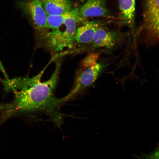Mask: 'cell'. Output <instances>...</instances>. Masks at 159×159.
I'll return each mask as SVG.
<instances>
[{"instance_id": "30bf717a", "label": "cell", "mask_w": 159, "mask_h": 159, "mask_svg": "<svg viewBox=\"0 0 159 159\" xmlns=\"http://www.w3.org/2000/svg\"><path fill=\"white\" fill-rule=\"evenodd\" d=\"M73 11V9H72L69 12L63 14L47 16V29H52L60 26L64 23L66 19L72 14Z\"/></svg>"}, {"instance_id": "8fae6325", "label": "cell", "mask_w": 159, "mask_h": 159, "mask_svg": "<svg viewBox=\"0 0 159 159\" xmlns=\"http://www.w3.org/2000/svg\"><path fill=\"white\" fill-rule=\"evenodd\" d=\"M101 52L92 53L87 55L82 61L80 69H83L91 67L97 62Z\"/></svg>"}, {"instance_id": "9c48e42d", "label": "cell", "mask_w": 159, "mask_h": 159, "mask_svg": "<svg viewBox=\"0 0 159 159\" xmlns=\"http://www.w3.org/2000/svg\"><path fill=\"white\" fill-rule=\"evenodd\" d=\"M120 17L123 23L133 25L135 14V0H118Z\"/></svg>"}, {"instance_id": "ba28073f", "label": "cell", "mask_w": 159, "mask_h": 159, "mask_svg": "<svg viewBox=\"0 0 159 159\" xmlns=\"http://www.w3.org/2000/svg\"><path fill=\"white\" fill-rule=\"evenodd\" d=\"M43 6L47 16L61 15L72 9L70 0H45Z\"/></svg>"}, {"instance_id": "5b68a950", "label": "cell", "mask_w": 159, "mask_h": 159, "mask_svg": "<svg viewBox=\"0 0 159 159\" xmlns=\"http://www.w3.org/2000/svg\"><path fill=\"white\" fill-rule=\"evenodd\" d=\"M81 21L84 19L95 17H108L110 13L105 0H87L79 10Z\"/></svg>"}, {"instance_id": "52a82bcc", "label": "cell", "mask_w": 159, "mask_h": 159, "mask_svg": "<svg viewBox=\"0 0 159 159\" xmlns=\"http://www.w3.org/2000/svg\"><path fill=\"white\" fill-rule=\"evenodd\" d=\"M118 39L117 33L106 29L100 24L97 29L91 43L95 48H110L115 45Z\"/></svg>"}, {"instance_id": "7c38bea8", "label": "cell", "mask_w": 159, "mask_h": 159, "mask_svg": "<svg viewBox=\"0 0 159 159\" xmlns=\"http://www.w3.org/2000/svg\"><path fill=\"white\" fill-rule=\"evenodd\" d=\"M159 144L155 149L149 153L141 152L140 155L133 154L134 157L138 159H159Z\"/></svg>"}, {"instance_id": "7a4b0ae2", "label": "cell", "mask_w": 159, "mask_h": 159, "mask_svg": "<svg viewBox=\"0 0 159 159\" xmlns=\"http://www.w3.org/2000/svg\"><path fill=\"white\" fill-rule=\"evenodd\" d=\"M80 7L73 9L72 14L59 27L52 30L44 36L47 46L52 52H58L66 48L74 46V37L77 23L81 21L79 16Z\"/></svg>"}, {"instance_id": "3957f363", "label": "cell", "mask_w": 159, "mask_h": 159, "mask_svg": "<svg viewBox=\"0 0 159 159\" xmlns=\"http://www.w3.org/2000/svg\"><path fill=\"white\" fill-rule=\"evenodd\" d=\"M102 69V65L97 62L88 68L80 69L77 73L72 89L66 96L61 98L62 103L71 99L81 90L91 85L97 79Z\"/></svg>"}, {"instance_id": "277c9868", "label": "cell", "mask_w": 159, "mask_h": 159, "mask_svg": "<svg viewBox=\"0 0 159 159\" xmlns=\"http://www.w3.org/2000/svg\"><path fill=\"white\" fill-rule=\"evenodd\" d=\"M39 0H30L22 4V8L29 16L34 29L43 33L47 29L46 14Z\"/></svg>"}, {"instance_id": "8992f818", "label": "cell", "mask_w": 159, "mask_h": 159, "mask_svg": "<svg viewBox=\"0 0 159 159\" xmlns=\"http://www.w3.org/2000/svg\"><path fill=\"white\" fill-rule=\"evenodd\" d=\"M100 24L98 21L86 22L77 27L74 37V43L80 45L92 43L98 27Z\"/></svg>"}, {"instance_id": "6da1fadb", "label": "cell", "mask_w": 159, "mask_h": 159, "mask_svg": "<svg viewBox=\"0 0 159 159\" xmlns=\"http://www.w3.org/2000/svg\"><path fill=\"white\" fill-rule=\"evenodd\" d=\"M61 64L56 63L55 69L47 80L41 82L44 70L35 76L29 86L14 91V98L11 102L0 105V123L20 114L41 112L48 114L57 121L61 117L58 111L62 103L55 97L54 92L58 80Z\"/></svg>"}]
</instances>
